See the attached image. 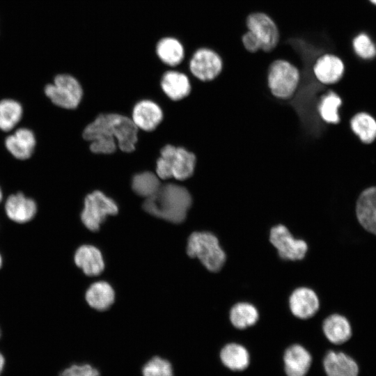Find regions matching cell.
<instances>
[{
    "label": "cell",
    "mask_w": 376,
    "mask_h": 376,
    "mask_svg": "<svg viewBox=\"0 0 376 376\" xmlns=\"http://www.w3.org/2000/svg\"><path fill=\"white\" fill-rule=\"evenodd\" d=\"M369 1L373 5L376 6V0H369Z\"/></svg>",
    "instance_id": "obj_36"
},
{
    "label": "cell",
    "mask_w": 376,
    "mask_h": 376,
    "mask_svg": "<svg viewBox=\"0 0 376 376\" xmlns=\"http://www.w3.org/2000/svg\"><path fill=\"white\" fill-rule=\"evenodd\" d=\"M187 253L191 258H197L210 272L220 270L226 260L219 240L209 232H194L189 237Z\"/></svg>",
    "instance_id": "obj_5"
},
{
    "label": "cell",
    "mask_w": 376,
    "mask_h": 376,
    "mask_svg": "<svg viewBox=\"0 0 376 376\" xmlns=\"http://www.w3.org/2000/svg\"><path fill=\"white\" fill-rule=\"evenodd\" d=\"M224 62L220 54L207 47L196 49L191 54L189 69L192 75L203 82H211L221 73Z\"/></svg>",
    "instance_id": "obj_8"
},
{
    "label": "cell",
    "mask_w": 376,
    "mask_h": 376,
    "mask_svg": "<svg viewBox=\"0 0 376 376\" xmlns=\"http://www.w3.org/2000/svg\"><path fill=\"white\" fill-rule=\"evenodd\" d=\"M5 360L3 356L0 353V375L4 366Z\"/></svg>",
    "instance_id": "obj_34"
},
{
    "label": "cell",
    "mask_w": 376,
    "mask_h": 376,
    "mask_svg": "<svg viewBox=\"0 0 376 376\" xmlns=\"http://www.w3.org/2000/svg\"><path fill=\"white\" fill-rule=\"evenodd\" d=\"M345 71V65L341 57L329 52L320 55L311 67L314 79L323 85L337 84L343 77Z\"/></svg>",
    "instance_id": "obj_11"
},
{
    "label": "cell",
    "mask_w": 376,
    "mask_h": 376,
    "mask_svg": "<svg viewBox=\"0 0 376 376\" xmlns=\"http://www.w3.org/2000/svg\"><path fill=\"white\" fill-rule=\"evenodd\" d=\"M358 223L368 233L376 236V186L363 190L355 205Z\"/></svg>",
    "instance_id": "obj_12"
},
{
    "label": "cell",
    "mask_w": 376,
    "mask_h": 376,
    "mask_svg": "<svg viewBox=\"0 0 376 376\" xmlns=\"http://www.w3.org/2000/svg\"><path fill=\"white\" fill-rule=\"evenodd\" d=\"M350 128L359 140L365 143H372L376 139V120L370 113L361 111L351 118Z\"/></svg>",
    "instance_id": "obj_25"
},
{
    "label": "cell",
    "mask_w": 376,
    "mask_h": 376,
    "mask_svg": "<svg viewBox=\"0 0 376 376\" xmlns=\"http://www.w3.org/2000/svg\"><path fill=\"white\" fill-rule=\"evenodd\" d=\"M161 86L166 95L173 100L185 98L189 95L191 89L188 77L182 72L173 70L163 75Z\"/></svg>",
    "instance_id": "obj_21"
},
{
    "label": "cell",
    "mask_w": 376,
    "mask_h": 376,
    "mask_svg": "<svg viewBox=\"0 0 376 376\" xmlns=\"http://www.w3.org/2000/svg\"><path fill=\"white\" fill-rule=\"evenodd\" d=\"M2 198H3V194H2V191H1V189L0 188V202L1 201Z\"/></svg>",
    "instance_id": "obj_35"
},
{
    "label": "cell",
    "mask_w": 376,
    "mask_h": 376,
    "mask_svg": "<svg viewBox=\"0 0 376 376\" xmlns=\"http://www.w3.org/2000/svg\"><path fill=\"white\" fill-rule=\"evenodd\" d=\"M1 264H2V259H1V255H0V267H1Z\"/></svg>",
    "instance_id": "obj_37"
},
{
    "label": "cell",
    "mask_w": 376,
    "mask_h": 376,
    "mask_svg": "<svg viewBox=\"0 0 376 376\" xmlns=\"http://www.w3.org/2000/svg\"><path fill=\"white\" fill-rule=\"evenodd\" d=\"M163 113L160 107L150 100L138 102L132 111V121L139 128L152 131L161 123Z\"/></svg>",
    "instance_id": "obj_18"
},
{
    "label": "cell",
    "mask_w": 376,
    "mask_h": 376,
    "mask_svg": "<svg viewBox=\"0 0 376 376\" xmlns=\"http://www.w3.org/2000/svg\"><path fill=\"white\" fill-rule=\"evenodd\" d=\"M157 175L149 171L135 175L132 181V188L139 196L146 198L154 195L161 186Z\"/></svg>",
    "instance_id": "obj_29"
},
{
    "label": "cell",
    "mask_w": 376,
    "mask_h": 376,
    "mask_svg": "<svg viewBox=\"0 0 376 376\" xmlns=\"http://www.w3.org/2000/svg\"><path fill=\"white\" fill-rule=\"evenodd\" d=\"M269 241L276 249L279 256L285 260H301L308 250L305 241L295 238L287 227L281 224L272 228Z\"/></svg>",
    "instance_id": "obj_9"
},
{
    "label": "cell",
    "mask_w": 376,
    "mask_h": 376,
    "mask_svg": "<svg viewBox=\"0 0 376 376\" xmlns=\"http://www.w3.org/2000/svg\"><path fill=\"white\" fill-rule=\"evenodd\" d=\"M138 127L132 120L118 113H101L83 132V137L90 141L94 153L111 154L116 149L115 138L120 150L132 152L137 142Z\"/></svg>",
    "instance_id": "obj_1"
},
{
    "label": "cell",
    "mask_w": 376,
    "mask_h": 376,
    "mask_svg": "<svg viewBox=\"0 0 376 376\" xmlns=\"http://www.w3.org/2000/svg\"><path fill=\"white\" fill-rule=\"evenodd\" d=\"M242 42L244 49L250 53H255L262 50L260 40L249 30L242 36Z\"/></svg>",
    "instance_id": "obj_33"
},
{
    "label": "cell",
    "mask_w": 376,
    "mask_h": 376,
    "mask_svg": "<svg viewBox=\"0 0 376 376\" xmlns=\"http://www.w3.org/2000/svg\"><path fill=\"white\" fill-rule=\"evenodd\" d=\"M341 105L340 95L334 91H329L322 96L318 104V114L324 123L338 124L340 120L338 111Z\"/></svg>",
    "instance_id": "obj_28"
},
{
    "label": "cell",
    "mask_w": 376,
    "mask_h": 376,
    "mask_svg": "<svg viewBox=\"0 0 376 376\" xmlns=\"http://www.w3.org/2000/svg\"><path fill=\"white\" fill-rule=\"evenodd\" d=\"M191 202V196L185 187L167 183L161 185L154 195L146 198L143 208L152 216L180 224L185 219Z\"/></svg>",
    "instance_id": "obj_2"
},
{
    "label": "cell",
    "mask_w": 376,
    "mask_h": 376,
    "mask_svg": "<svg viewBox=\"0 0 376 376\" xmlns=\"http://www.w3.org/2000/svg\"><path fill=\"white\" fill-rule=\"evenodd\" d=\"M118 211V206L113 200L96 190L86 196L81 219L88 229L97 231L108 215H115Z\"/></svg>",
    "instance_id": "obj_7"
},
{
    "label": "cell",
    "mask_w": 376,
    "mask_h": 376,
    "mask_svg": "<svg viewBox=\"0 0 376 376\" xmlns=\"http://www.w3.org/2000/svg\"><path fill=\"white\" fill-rule=\"evenodd\" d=\"M60 376H100L99 372L88 364L73 365L62 372Z\"/></svg>",
    "instance_id": "obj_32"
},
{
    "label": "cell",
    "mask_w": 376,
    "mask_h": 376,
    "mask_svg": "<svg viewBox=\"0 0 376 376\" xmlns=\"http://www.w3.org/2000/svg\"><path fill=\"white\" fill-rule=\"evenodd\" d=\"M7 216L17 223H26L31 220L37 212L36 202L22 193L10 195L5 203Z\"/></svg>",
    "instance_id": "obj_15"
},
{
    "label": "cell",
    "mask_w": 376,
    "mask_h": 376,
    "mask_svg": "<svg viewBox=\"0 0 376 376\" xmlns=\"http://www.w3.org/2000/svg\"><path fill=\"white\" fill-rule=\"evenodd\" d=\"M222 363L233 371H242L249 365L250 356L248 350L242 345L231 343L226 345L220 352Z\"/></svg>",
    "instance_id": "obj_22"
},
{
    "label": "cell",
    "mask_w": 376,
    "mask_h": 376,
    "mask_svg": "<svg viewBox=\"0 0 376 376\" xmlns=\"http://www.w3.org/2000/svg\"><path fill=\"white\" fill-rule=\"evenodd\" d=\"M156 163L159 178L166 180L173 177L178 180L189 178L194 173L196 157L194 153L182 147L168 144L161 151Z\"/></svg>",
    "instance_id": "obj_4"
},
{
    "label": "cell",
    "mask_w": 376,
    "mask_h": 376,
    "mask_svg": "<svg viewBox=\"0 0 376 376\" xmlns=\"http://www.w3.org/2000/svg\"><path fill=\"white\" fill-rule=\"evenodd\" d=\"M289 306L295 317L308 319L318 312L320 302L318 295L313 290L301 287L292 292L289 299Z\"/></svg>",
    "instance_id": "obj_14"
},
{
    "label": "cell",
    "mask_w": 376,
    "mask_h": 376,
    "mask_svg": "<svg viewBox=\"0 0 376 376\" xmlns=\"http://www.w3.org/2000/svg\"><path fill=\"white\" fill-rule=\"evenodd\" d=\"M246 23L247 29L260 40L263 51L270 52L276 47L279 30L269 15L263 12L252 13L247 16Z\"/></svg>",
    "instance_id": "obj_10"
},
{
    "label": "cell",
    "mask_w": 376,
    "mask_h": 376,
    "mask_svg": "<svg viewBox=\"0 0 376 376\" xmlns=\"http://www.w3.org/2000/svg\"><path fill=\"white\" fill-rule=\"evenodd\" d=\"M327 376H358L359 366L349 355L341 352L329 351L323 360Z\"/></svg>",
    "instance_id": "obj_17"
},
{
    "label": "cell",
    "mask_w": 376,
    "mask_h": 376,
    "mask_svg": "<svg viewBox=\"0 0 376 376\" xmlns=\"http://www.w3.org/2000/svg\"><path fill=\"white\" fill-rule=\"evenodd\" d=\"M352 46L354 53L362 59L370 60L376 56V45L365 33L354 37Z\"/></svg>",
    "instance_id": "obj_30"
},
{
    "label": "cell",
    "mask_w": 376,
    "mask_h": 376,
    "mask_svg": "<svg viewBox=\"0 0 376 376\" xmlns=\"http://www.w3.org/2000/svg\"><path fill=\"white\" fill-rule=\"evenodd\" d=\"M283 362L287 376H306L311 366L312 357L302 345L295 344L285 350Z\"/></svg>",
    "instance_id": "obj_16"
},
{
    "label": "cell",
    "mask_w": 376,
    "mask_h": 376,
    "mask_svg": "<svg viewBox=\"0 0 376 376\" xmlns=\"http://www.w3.org/2000/svg\"><path fill=\"white\" fill-rule=\"evenodd\" d=\"M143 376H173L171 363L156 357L150 360L143 368Z\"/></svg>",
    "instance_id": "obj_31"
},
{
    "label": "cell",
    "mask_w": 376,
    "mask_h": 376,
    "mask_svg": "<svg viewBox=\"0 0 376 376\" xmlns=\"http://www.w3.org/2000/svg\"><path fill=\"white\" fill-rule=\"evenodd\" d=\"M322 330L327 340L336 345L347 342L352 334L349 320L337 313L331 314L324 319Z\"/></svg>",
    "instance_id": "obj_19"
},
{
    "label": "cell",
    "mask_w": 376,
    "mask_h": 376,
    "mask_svg": "<svg viewBox=\"0 0 376 376\" xmlns=\"http://www.w3.org/2000/svg\"><path fill=\"white\" fill-rule=\"evenodd\" d=\"M156 53L163 63L173 67L182 61L185 50L182 43L177 38L165 37L157 43Z\"/></svg>",
    "instance_id": "obj_23"
},
{
    "label": "cell",
    "mask_w": 376,
    "mask_h": 376,
    "mask_svg": "<svg viewBox=\"0 0 376 376\" xmlns=\"http://www.w3.org/2000/svg\"><path fill=\"white\" fill-rule=\"evenodd\" d=\"M36 139L32 130L20 127L5 139V147L8 152L19 160L29 159L33 154Z\"/></svg>",
    "instance_id": "obj_13"
},
{
    "label": "cell",
    "mask_w": 376,
    "mask_h": 376,
    "mask_svg": "<svg viewBox=\"0 0 376 376\" xmlns=\"http://www.w3.org/2000/svg\"><path fill=\"white\" fill-rule=\"evenodd\" d=\"M114 291L105 281H98L92 284L86 292L88 304L97 311H105L114 301Z\"/></svg>",
    "instance_id": "obj_24"
},
{
    "label": "cell",
    "mask_w": 376,
    "mask_h": 376,
    "mask_svg": "<svg viewBox=\"0 0 376 376\" xmlns=\"http://www.w3.org/2000/svg\"><path fill=\"white\" fill-rule=\"evenodd\" d=\"M45 94L56 106L74 109L79 105L83 95L79 81L72 75L60 74L45 87Z\"/></svg>",
    "instance_id": "obj_6"
},
{
    "label": "cell",
    "mask_w": 376,
    "mask_h": 376,
    "mask_svg": "<svg viewBox=\"0 0 376 376\" xmlns=\"http://www.w3.org/2000/svg\"><path fill=\"white\" fill-rule=\"evenodd\" d=\"M301 81L299 68L287 60H274L267 68V86L271 95L277 100H288L292 98Z\"/></svg>",
    "instance_id": "obj_3"
},
{
    "label": "cell",
    "mask_w": 376,
    "mask_h": 376,
    "mask_svg": "<svg viewBox=\"0 0 376 376\" xmlns=\"http://www.w3.org/2000/svg\"><path fill=\"white\" fill-rule=\"evenodd\" d=\"M75 263L88 276H97L104 268L100 251L92 245L81 246L75 253Z\"/></svg>",
    "instance_id": "obj_20"
},
{
    "label": "cell",
    "mask_w": 376,
    "mask_h": 376,
    "mask_svg": "<svg viewBox=\"0 0 376 376\" xmlns=\"http://www.w3.org/2000/svg\"><path fill=\"white\" fill-rule=\"evenodd\" d=\"M229 317L231 324L235 328L244 329L254 325L259 318V314L251 304L239 302L231 308Z\"/></svg>",
    "instance_id": "obj_26"
},
{
    "label": "cell",
    "mask_w": 376,
    "mask_h": 376,
    "mask_svg": "<svg viewBox=\"0 0 376 376\" xmlns=\"http://www.w3.org/2000/svg\"><path fill=\"white\" fill-rule=\"evenodd\" d=\"M23 116L22 104L10 98L0 100V130L3 132L12 130L19 123Z\"/></svg>",
    "instance_id": "obj_27"
}]
</instances>
